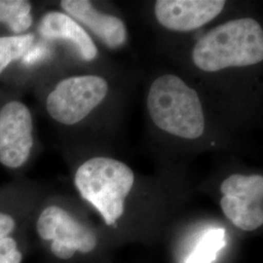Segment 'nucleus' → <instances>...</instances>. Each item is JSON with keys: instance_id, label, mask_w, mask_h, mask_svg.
Segmentation results:
<instances>
[{"instance_id": "nucleus-1", "label": "nucleus", "mask_w": 263, "mask_h": 263, "mask_svg": "<svg viewBox=\"0 0 263 263\" xmlns=\"http://www.w3.org/2000/svg\"><path fill=\"white\" fill-rule=\"evenodd\" d=\"M192 60L206 72L259 64L263 60L262 28L252 18L226 22L198 41Z\"/></svg>"}, {"instance_id": "nucleus-2", "label": "nucleus", "mask_w": 263, "mask_h": 263, "mask_svg": "<svg viewBox=\"0 0 263 263\" xmlns=\"http://www.w3.org/2000/svg\"><path fill=\"white\" fill-rule=\"evenodd\" d=\"M152 121L170 135L196 140L205 130L203 106L197 92L174 74L160 76L147 96Z\"/></svg>"}, {"instance_id": "nucleus-3", "label": "nucleus", "mask_w": 263, "mask_h": 263, "mask_svg": "<svg viewBox=\"0 0 263 263\" xmlns=\"http://www.w3.org/2000/svg\"><path fill=\"white\" fill-rule=\"evenodd\" d=\"M74 182L80 195L98 210L105 223L114 226L124 214L135 175L119 160L95 157L78 168Z\"/></svg>"}, {"instance_id": "nucleus-4", "label": "nucleus", "mask_w": 263, "mask_h": 263, "mask_svg": "<svg viewBox=\"0 0 263 263\" xmlns=\"http://www.w3.org/2000/svg\"><path fill=\"white\" fill-rule=\"evenodd\" d=\"M107 92L108 84L103 77L72 76L62 80L49 94L46 108L57 122L74 125L92 112Z\"/></svg>"}, {"instance_id": "nucleus-5", "label": "nucleus", "mask_w": 263, "mask_h": 263, "mask_svg": "<svg viewBox=\"0 0 263 263\" xmlns=\"http://www.w3.org/2000/svg\"><path fill=\"white\" fill-rule=\"evenodd\" d=\"M220 207L239 229L254 231L263 223V177L235 174L220 185Z\"/></svg>"}, {"instance_id": "nucleus-6", "label": "nucleus", "mask_w": 263, "mask_h": 263, "mask_svg": "<svg viewBox=\"0 0 263 263\" xmlns=\"http://www.w3.org/2000/svg\"><path fill=\"white\" fill-rule=\"evenodd\" d=\"M39 236L51 241V251L61 259L71 258L76 252H93L98 238L94 231L76 220L66 210L58 206L46 208L38 217Z\"/></svg>"}, {"instance_id": "nucleus-7", "label": "nucleus", "mask_w": 263, "mask_h": 263, "mask_svg": "<svg viewBox=\"0 0 263 263\" xmlns=\"http://www.w3.org/2000/svg\"><path fill=\"white\" fill-rule=\"evenodd\" d=\"M33 144L32 118L28 107L11 102L0 110V163L19 168L29 157Z\"/></svg>"}, {"instance_id": "nucleus-8", "label": "nucleus", "mask_w": 263, "mask_h": 263, "mask_svg": "<svg viewBox=\"0 0 263 263\" xmlns=\"http://www.w3.org/2000/svg\"><path fill=\"white\" fill-rule=\"evenodd\" d=\"M226 4L223 0H158L155 16L164 28L187 32L216 18Z\"/></svg>"}, {"instance_id": "nucleus-9", "label": "nucleus", "mask_w": 263, "mask_h": 263, "mask_svg": "<svg viewBox=\"0 0 263 263\" xmlns=\"http://www.w3.org/2000/svg\"><path fill=\"white\" fill-rule=\"evenodd\" d=\"M62 8L66 15L90 29L110 49L121 47L127 40V29L123 21L96 9L87 0H64Z\"/></svg>"}, {"instance_id": "nucleus-10", "label": "nucleus", "mask_w": 263, "mask_h": 263, "mask_svg": "<svg viewBox=\"0 0 263 263\" xmlns=\"http://www.w3.org/2000/svg\"><path fill=\"white\" fill-rule=\"evenodd\" d=\"M39 33L46 39H63L71 43L85 61H93L98 49L93 39L76 20L61 12H49L40 22Z\"/></svg>"}, {"instance_id": "nucleus-11", "label": "nucleus", "mask_w": 263, "mask_h": 263, "mask_svg": "<svg viewBox=\"0 0 263 263\" xmlns=\"http://www.w3.org/2000/svg\"><path fill=\"white\" fill-rule=\"evenodd\" d=\"M31 4L26 0H0V23H4L14 33H22L32 23Z\"/></svg>"}, {"instance_id": "nucleus-12", "label": "nucleus", "mask_w": 263, "mask_h": 263, "mask_svg": "<svg viewBox=\"0 0 263 263\" xmlns=\"http://www.w3.org/2000/svg\"><path fill=\"white\" fill-rule=\"evenodd\" d=\"M226 245V230L211 229L201 238L195 249L188 255L185 263H213L218 252Z\"/></svg>"}, {"instance_id": "nucleus-13", "label": "nucleus", "mask_w": 263, "mask_h": 263, "mask_svg": "<svg viewBox=\"0 0 263 263\" xmlns=\"http://www.w3.org/2000/svg\"><path fill=\"white\" fill-rule=\"evenodd\" d=\"M33 40L32 34L0 37V74L12 62L24 57Z\"/></svg>"}, {"instance_id": "nucleus-14", "label": "nucleus", "mask_w": 263, "mask_h": 263, "mask_svg": "<svg viewBox=\"0 0 263 263\" xmlns=\"http://www.w3.org/2000/svg\"><path fill=\"white\" fill-rule=\"evenodd\" d=\"M22 258L23 255L13 238L6 237L0 240V263H21Z\"/></svg>"}, {"instance_id": "nucleus-15", "label": "nucleus", "mask_w": 263, "mask_h": 263, "mask_svg": "<svg viewBox=\"0 0 263 263\" xmlns=\"http://www.w3.org/2000/svg\"><path fill=\"white\" fill-rule=\"evenodd\" d=\"M15 228V220L9 215L0 213V240L8 237Z\"/></svg>"}]
</instances>
